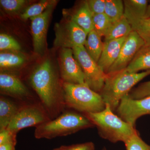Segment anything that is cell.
<instances>
[{
    "mask_svg": "<svg viewBox=\"0 0 150 150\" xmlns=\"http://www.w3.org/2000/svg\"><path fill=\"white\" fill-rule=\"evenodd\" d=\"M29 80L50 118L60 114L65 105L64 90L51 61L46 59L38 66Z\"/></svg>",
    "mask_w": 150,
    "mask_h": 150,
    "instance_id": "cell-1",
    "label": "cell"
},
{
    "mask_svg": "<svg viewBox=\"0 0 150 150\" xmlns=\"http://www.w3.org/2000/svg\"><path fill=\"white\" fill-rule=\"evenodd\" d=\"M97 127L103 139L112 143H125L134 134L139 133L135 127L116 115L108 105L101 111L84 113Z\"/></svg>",
    "mask_w": 150,
    "mask_h": 150,
    "instance_id": "cell-2",
    "label": "cell"
},
{
    "mask_svg": "<svg viewBox=\"0 0 150 150\" xmlns=\"http://www.w3.org/2000/svg\"><path fill=\"white\" fill-rule=\"evenodd\" d=\"M93 126L91 121L83 114L67 111L55 119L35 127L34 136L37 139H51L74 134Z\"/></svg>",
    "mask_w": 150,
    "mask_h": 150,
    "instance_id": "cell-3",
    "label": "cell"
},
{
    "mask_svg": "<svg viewBox=\"0 0 150 150\" xmlns=\"http://www.w3.org/2000/svg\"><path fill=\"white\" fill-rule=\"evenodd\" d=\"M149 75L150 70L137 73L123 70L108 74L99 94L105 103L108 105L114 112L123 97L129 94L134 86Z\"/></svg>",
    "mask_w": 150,
    "mask_h": 150,
    "instance_id": "cell-4",
    "label": "cell"
},
{
    "mask_svg": "<svg viewBox=\"0 0 150 150\" xmlns=\"http://www.w3.org/2000/svg\"><path fill=\"white\" fill-rule=\"evenodd\" d=\"M65 105L83 113L100 112L105 103L99 93L92 90L86 84L64 82L63 85Z\"/></svg>",
    "mask_w": 150,
    "mask_h": 150,
    "instance_id": "cell-5",
    "label": "cell"
},
{
    "mask_svg": "<svg viewBox=\"0 0 150 150\" xmlns=\"http://www.w3.org/2000/svg\"><path fill=\"white\" fill-rule=\"evenodd\" d=\"M75 59L84 75L86 83L94 91L99 93L104 86L107 74L91 57L84 46L72 48Z\"/></svg>",
    "mask_w": 150,
    "mask_h": 150,
    "instance_id": "cell-6",
    "label": "cell"
},
{
    "mask_svg": "<svg viewBox=\"0 0 150 150\" xmlns=\"http://www.w3.org/2000/svg\"><path fill=\"white\" fill-rule=\"evenodd\" d=\"M51 120L43 105L28 103L21 105L7 129L15 134L27 127L37 126Z\"/></svg>",
    "mask_w": 150,
    "mask_h": 150,
    "instance_id": "cell-7",
    "label": "cell"
},
{
    "mask_svg": "<svg viewBox=\"0 0 150 150\" xmlns=\"http://www.w3.org/2000/svg\"><path fill=\"white\" fill-rule=\"evenodd\" d=\"M55 31L56 47L72 49L85 44L87 33L71 19L56 23Z\"/></svg>",
    "mask_w": 150,
    "mask_h": 150,
    "instance_id": "cell-8",
    "label": "cell"
},
{
    "mask_svg": "<svg viewBox=\"0 0 150 150\" xmlns=\"http://www.w3.org/2000/svg\"><path fill=\"white\" fill-rule=\"evenodd\" d=\"M115 111L123 121L135 127L138 118L143 115H150V96L134 99L127 95L121 99Z\"/></svg>",
    "mask_w": 150,
    "mask_h": 150,
    "instance_id": "cell-9",
    "label": "cell"
},
{
    "mask_svg": "<svg viewBox=\"0 0 150 150\" xmlns=\"http://www.w3.org/2000/svg\"><path fill=\"white\" fill-rule=\"evenodd\" d=\"M145 46V43L136 31H133L124 41L118 59L106 74L121 71L126 69L136 54Z\"/></svg>",
    "mask_w": 150,
    "mask_h": 150,
    "instance_id": "cell-10",
    "label": "cell"
},
{
    "mask_svg": "<svg viewBox=\"0 0 150 150\" xmlns=\"http://www.w3.org/2000/svg\"><path fill=\"white\" fill-rule=\"evenodd\" d=\"M61 76L64 82L86 84L81 66L74 56L72 49L62 48L60 54Z\"/></svg>",
    "mask_w": 150,
    "mask_h": 150,
    "instance_id": "cell-11",
    "label": "cell"
},
{
    "mask_svg": "<svg viewBox=\"0 0 150 150\" xmlns=\"http://www.w3.org/2000/svg\"><path fill=\"white\" fill-rule=\"evenodd\" d=\"M55 4H52L38 16L30 18L34 52L42 54L45 51L49 20Z\"/></svg>",
    "mask_w": 150,
    "mask_h": 150,
    "instance_id": "cell-12",
    "label": "cell"
},
{
    "mask_svg": "<svg viewBox=\"0 0 150 150\" xmlns=\"http://www.w3.org/2000/svg\"><path fill=\"white\" fill-rule=\"evenodd\" d=\"M1 93L20 100L30 97L29 91L16 75L1 72L0 74Z\"/></svg>",
    "mask_w": 150,
    "mask_h": 150,
    "instance_id": "cell-13",
    "label": "cell"
},
{
    "mask_svg": "<svg viewBox=\"0 0 150 150\" xmlns=\"http://www.w3.org/2000/svg\"><path fill=\"white\" fill-rule=\"evenodd\" d=\"M126 37L104 41L102 54L98 64L105 74L118 59Z\"/></svg>",
    "mask_w": 150,
    "mask_h": 150,
    "instance_id": "cell-14",
    "label": "cell"
},
{
    "mask_svg": "<svg viewBox=\"0 0 150 150\" xmlns=\"http://www.w3.org/2000/svg\"><path fill=\"white\" fill-rule=\"evenodd\" d=\"M21 106L4 97L0 98V131L7 129Z\"/></svg>",
    "mask_w": 150,
    "mask_h": 150,
    "instance_id": "cell-15",
    "label": "cell"
},
{
    "mask_svg": "<svg viewBox=\"0 0 150 150\" xmlns=\"http://www.w3.org/2000/svg\"><path fill=\"white\" fill-rule=\"evenodd\" d=\"M93 14L89 7L87 1L83 3L72 15L70 19L84 30L88 34L93 30Z\"/></svg>",
    "mask_w": 150,
    "mask_h": 150,
    "instance_id": "cell-16",
    "label": "cell"
},
{
    "mask_svg": "<svg viewBox=\"0 0 150 150\" xmlns=\"http://www.w3.org/2000/svg\"><path fill=\"white\" fill-rule=\"evenodd\" d=\"M124 71L131 73L150 70V46H144L140 49Z\"/></svg>",
    "mask_w": 150,
    "mask_h": 150,
    "instance_id": "cell-17",
    "label": "cell"
},
{
    "mask_svg": "<svg viewBox=\"0 0 150 150\" xmlns=\"http://www.w3.org/2000/svg\"><path fill=\"white\" fill-rule=\"evenodd\" d=\"M133 31L131 24L124 16L113 23L104 36V41L126 37Z\"/></svg>",
    "mask_w": 150,
    "mask_h": 150,
    "instance_id": "cell-18",
    "label": "cell"
},
{
    "mask_svg": "<svg viewBox=\"0 0 150 150\" xmlns=\"http://www.w3.org/2000/svg\"><path fill=\"white\" fill-rule=\"evenodd\" d=\"M101 38L100 35L93 30L88 34L84 45L89 55L97 63L102 54L104 45Z\"/></svg>",
    "mask_w": 150,
    "mask_h": 150,
    "instance_id": "cell-19",
    "label": "cell"
},
{
    "mask_svg": "<svg viewBox=\"0 0 150 150\" xmlns=\"http://www.w3.org/2000/svg\"><path fill=\"white\" fill-rule=\"evenodd\" d=\"M132 29L139 34L144 42L145 46H150V18L125 17Z\"/></svg>",
    "mask_w": 150,
    "mask_h": 150,
    "instance_id": "cell-20",
    "label": "cell"
},
{
    "mask_svg": "<svg viewBox=\"0 0 150 150\" xmlns=\"http://www.w3.org/2000/svg\"><path fill=\"white\" fill-rule=\"evenodd\" d=\"M124 16L144 18L146 12L149 1L147 0H125Z\"/></svg>",
    "mask_w": 150,
    "mask_h": 150,
    "instance_id": "cell-21",
    "label": "cell"
},
{
    "mask_svg": "<svg viewBox=\"0 0 150 150\" xmlns=\"http://www.w3.org/2000/svg\"><path fill=\"white\" fill-rule=\"evenodd\" d=\"M26 58L23 54L17 52L1 51L0 67L1 69H11L21 67L24 64Z\"/></svg>",
    "mask_w": 150,
    "mask_h": 150,
    "instance_id": "cell-22",
    "label": "cell"
},
{
    "mask_svg": "<svg viewBox=\"0 0 150 150\" xmlns=\"http://www.w3.org/2000/svg\"><path fill=\"white\" fill-rule=\"evenodd\" d=\"M104 13L112 23L118 21L124 16V5L121 0H105Z\"/></svg>",
    "mask_w": 150,
    "mask_h": 150,
    "instance_id": "cell-23",
    "label": "cell"
},
{
    "mask_svg": "<svg viewBox=\"0 0 150 150\" xmlns=\"http://www.w3.org/2000/svg\"><path fill=\"white\" fill-rule=\"evenodd\" d=\"M56 1L43 0L39 3L30 6L25 10L21 15L22 19L26 20L28 19L38 16L43 13L48 7L52 4L56 3Z\"/></svg>",
    "mask_w": 150,
    "mask_h": 150,
    "instance_id": "cell-24",
    "label": "cell"
},
{
    "mask_svg": "<svg viewBox=\"0 0 150 150\" xmlns=\"http://www.w3.org/2000/svg\"><path fill=\"white\" fill-rule=\"evenodd\" d=\"M93 30L101 37H104L112 24L110 19L103 13L93 15Z\"/></svg>",
    "mask_w": 150,
    "mask_h": 150,
    "instance_id": "cell-25",
    "label": "cell"
},
{
    "mask_svg": "<svg viewBox=\"0 0 150 150\" xmlns=\"http://www.w3.org/2000/svg\"><path fill=\"white\" fill-rule=\"evenodd\" d=\"M20 44L13 37L5 33L0 34V50L1 51L18 52L21 50Z\"/></svg>",
    "mask_w": 150,
    "mask_h": 150,
    "instance_id": "cell-26",
    "label": "cell"
},
{
    "mask_svg": "<svg viewBox=\"0 0 150 150\" xmlns=\"http://www.w3.org/2000/svg\"><path fill=\"white\" fill-rule=\"evenodd\" d=\"M124 144L126 150H150V145L142 139L139 132L129 138Z\"/></svg>",
    "mask_w": 150,
    "mask_h": 150,
    "instance_id": "cell-27",
    "label": "cell"
},
{
    "mask_svg": "<svg viewBox=\"0 0 150 150\" xmlns=\"http://www.w3.org/2000/svg\"><path fill=\"white\" fill-rule=\"evenodd\" d=\"M131 98L139 99L150 96V81L140 84L136 88L131 90L129 93Z\"/></svg>",
    "mask_w": 150,
    "mask_h": 150,
    "instance_id": "cell-28",
    "label": "cell"
},
{
    "mask_svg": "<svg viewBox=\"0 0 150 150\" xmlns=\"http://www.w3.org/2000/svg\"><path fill=\"white\" fill-rule=\"evenodd\" d=\"M27 2L25 0H1V6L4 9L9 12H15L20 10Z\"/></svg>",
    "mask_w": 150,
    "mask_h": 150,
    "instance_id": "cell-29",
    "label": "cell"
},
{
    "mask_svg": "<svg viewBox=\"0 0 150 150\" xmlns=\"http://www.w3.org/2000/svg\"><path fill=\"white\" fill-rule=\"evenodd\" d=\"M93 142H88L69 146H62L53 150H95Z\"/></svg>",
    "mask_w": 150,
    "mask_h": 150,
    "instance_id": "cell-30",
    "label": "cell"
},
{
    "mask_svg": "<svg viewBox=\"0 0 150 150\" xmlns=\"http://www.w3.org/2000/svg\"><path fill=\"white\" fill-rule=\"evenodd\" d=\"M87 1L93 14L104 13L105 0H89Z\"/></svg>",
    "mask_w": 150,
    "mask_h": 150,
    "instance_id": "cell-31",
    "label": "cell"
},
{
    "mask_svg": "<svg viewBox=\"0 0 150 150\" xmlns=\"http://www.w3.org/2000/svg\"><path fill=\"white\" fill-rule=\"evenodd\" d=\"M16 134L8 129L0 131V145L8 142L17 141Z\"/></svg>",
    "mask_w": 150,
    "mask_h": 150,
    "instance_id": "cell-32",
    "label": "cell"
},
{
    "mask_svg": "<svg viewBox=\"0 0 150 150\" xmlns=\"http://www.w3.org/2000/svg\"><path fill=\"white\" fill-rule=\"evenodd\" d=\"M17 141L8 142L0 145V150H16Z\"/></svg>",
    "mask_w": 150,
    "mask_h": 150,
    "instance_id": "cell-33",
    "label": "cell"
},
{
    "mask_svg": "<svg viewBox=\"0 0 150 150\" xmlns=\"http://www.w3.org/2000/svg\"><path fill=\"white\" fill-rule=\"evenodd\" d=\"M144 18H150V4L148 5L146 12Z\"/></svg>",
    "mask_w": 150,
    "mask_h": 150,
    "instance_id": "cell-34",
    "label": "cell"
},
{
    "mask_svg": "<svg viewBox=\"0 0 150 150\" xmlns=\"http://www.w3.org/2000/svg\"><path fill=\"white\" fill-rule=\"evenodd\" d=\"M101 150H107V149H106L105 147H104Z\"/></svg>",
    "mask_w": 150,
    "mask_h": 150,
    "instance_id": "cell-35",
    "label": "cell"
}]
</instances>
